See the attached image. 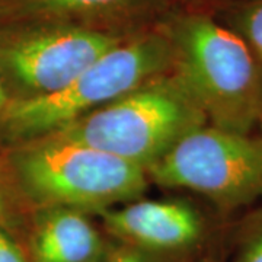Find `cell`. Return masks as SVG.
Returning a JSON list of instances; mask_svg holds the SVG:
<instances>
[{"label":"cell","instance_id":"cell-10","mask_svg":"<svg viewBox=\"0 0 262 262\" xmlns=\"http://www.w3.org/2000/svg\"><path fill=\"white\" fill-rule=\"evenodd\" d=\"M28 201L19 185L9 155L0 149V227L13 233L22 223Z\"/></svg>","mask_w":262,"mask_h":262},{"label":"cell","instance_id":"cell-6","mask_svg":"<svg viewBox=\"0 0 262 262\" xmlns=\"http://www.w3.org/2000/svg\"><path fill=\"white\" fill-rule=\"evenodd\" d=\"M121 39L79 27L31 22L0 24V69L31 95L63 89Z\"/></svg>","mask_w":262,"mask_h":262},{"label":"cell","instance_id":"cell-3","mask_svg":"<svg viewBox=\"0 0 262 262\" xmlns=\"http://www.w3.org/2000/svg\"><path fill=\"white\" fill-rule=\"evenodd\" d=\"M206 120L182 83L141 84L51 134L147 169Z\"/></svg>","mask_w":262,"mask_h":262},{"label":"cell","instance_id":"cell-7","mask_svg":"<svg viewBox=\"0 0 262 262\" xmlns=\"http://www.w3.org/2000/svg\"><path fill=\"white\" fill-rule=\"evenodd\" d=\"M113 233L150 249H179L201 232L200 219L185 204L170 201H140L102 213Z\"/></svg>","mask_w":262,"mask_h":262},{"label":"cell","instance_id":"cell-8","mask_svg":"<svg viewBox=\"0 0 262 262\" xmlns=\"http://www.w3.org/2000/svg\"><path fill=\"white\" fill-rule=\"evenodd\" d=\"M38 215L31 237L35 262H94L101 239L91 222L73 208L48 207Z\"/></svg>","mask_w":262,"mask_h":262},{"label":"cell","instance_id":"cell-12","mask_svg":"<svg viewBox=\"0 0 262 262\" xmlns=\"http://www.w3.org/2000/svg\"><path fill=\"white\" fill-rule=\"evenodd\" d=\"M0 262H28L12 234L0 227Z\"/></svg>","mask_w":262,"mask_h":262},{"label":"cell","instance_id":"cell-4","mask_svg":"<svg viewBox=\"0 0 262 262\" xmlns=\"http://www.w3.org/2000/svg\"><path fill=\"white\" fill-rule=\"evenodd\" d=\"M184 88L213 127L251 133L262 118V73L242 35L208 18L178 31Z\"/></svg>","mask_w":262,"mask_h":262},{"label":"cell","instance_id":"cell-1","mask_svg":"<svg viewBox=\"0 0 262 262\" xmlns=\"http://www.w3.org/2000/svg\"><path fill=\"white\" fill-rule=\"evenodd\" d=\"M159 37L118 44L63 89L10 99L0 115V137L18 146L48 136L144 84L169 61Z\"/></svg>","mask_w":262,"mask_h":262},{"label":"cell","instance_id":"cell-2","mask_svg":"<svg viewBox=\"0 0 262 262\" xmlns=\"http://www.w3.org/2000/svg\"><path fill=\"white\" fill-rule=\"evenodd\" d=\"M29 201L44 207L105 208L146 189V168L57 136L18 144L9 153Z\"/></svg>","mask_w":262,"mask_h":262},{"label":"cell","instance_id":"cell-16","mask_svg":"<svg viewBox=\"0 0 262 262\" xmlns=\"http://www.w3.org/2000/svg\"><path fill=\"white\" fill-rule=\"evenodd\" d=\"M94 262H99V259H96V261H94Z\"/></svg>","mask_w":262,"mask_h":262},{"label":"cell","instance_id":"cell-15","mask_svg":"<svg viewBox=\"0 0 262 262\" xmlns=\"http://www.w3.org/2000/svg\"><path fill=\"white\" fill-rule=\"evenodd\" d=\"M113 262H143V259L134 253H125V255L118 256L117 259H114Z\"/></svg>","mask_w":262,"mask_h":262},{"label":"cell","instance_id":"cell-14","mask_svg":"<svg viewBox=\"0 0 262 262\" xmlns=\"http://www.w3.org/2000/svg\"><path fill=\"white\" fill-rule=\"evenodd\" d=\"M10 98L8 96V91H6V84H5V76L0 69V115L5 111V108L8 106Z\"/></svg>","mask_w":262,"mask_h":262},{"label":"cell","instance_id":"cell-9","mask_svg":"<svg viewBox=\"0 0 262 262\" xmlns=\"http://www.w3.org/2000/svg\"><path fill=\"white\" fill-rule=\"evenodd\" d=\"M125 0H0V24L44 20L118 6Z\"/></svg>","mask_w":262,"mask_h":262},{"label":"cell","instance_id":"cell-11","mask_svg":"<svg viewBox=\"0 0 262 262\" xmlns=\"http://www.w3.org/2000/svg\"><path fill=\"white\" fill-rule=\"evenodd\" d=\"M242 37L255 54L262 58V2L245 10L239 20Z\"/></svg>","mask_w":262,"mask_h":262},{"label":"cell","instance_id":"cell-13","mask_svg":"<svg viewBox=\"0 0 262 262\" xmlns=\"http://www.w3.org/2000/svg\"><path fill=\"white\" fill-rule=\"evenodd\" d=\"M241 262H262V229L245 248Z\"/></svg>","mask_w":262,"mask_h":262},{"label":"cell","instance_id":"cell-5","mask_svg":"<svg viewBox=\"0 0 262 262\" xmlns=\"http://www.w3.org/2000/svg\"><path fill=\"white\" fill-rule=\"evenodd\" d=\"M146 170L165 187L195 191L220 206H244L262 196V137L203 125Z\"/></svg>","mask_w":262,"mask_h":262}]
</instances>
